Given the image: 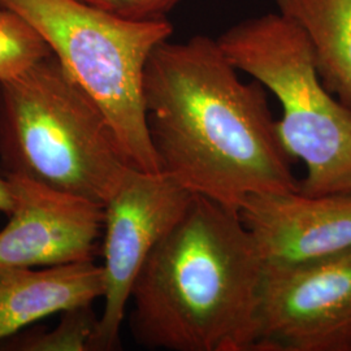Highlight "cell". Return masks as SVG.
Wrapping results in <instances>:
<instances>
[{
	"label": "cell",
	"instance_id": "6da1fadb",
	"mask_svg": "<svg viewBox=\"0 0 351 351\" xmlns=\"http://www.w3.org/2000/svg\"><path fill=\"white\" fill-rule=\"evenodd\" d=\"M217 39L159 43L143 72V103L160 171L194 195L239 213L254 195L300 190L267 99L243 82Z\"/></svg>",
	"mask_w": 351,
	"mask_h": 351
},
{
	"label": "cell",
	"instance_id": "7a4b0ae2",
	"mask_svg": "<svg viewBox=\"0 0 351 351\" xmlns=\"http://www.w3.org/2000/svg\"><path fill=\"white\" fill-rule=\"evenodd\" d=\"M263 276L239 213L194 195L133 285V339L151 350L254 351Z\"/></svg>",
	"mask_w": 351,
	"mask_h": 351
},
{
	"label": "cell",
	"instance_id": "3957f363",
	"mask_svg": "<svg viewBox=\"0 0 351 351\" xmlns=\"http://www.w3.org/2000/svg\"><path fill=\"white\" fill-rule=\"evenodd\" d=\"M0 165L103 207L130 168L99 106L53 53L0 81Z\"/></svg>",
	"mask_w": 351,
	"mask_h": 351
},
{
	"label": "cell",
	"instance_id": "277c9868",
	"mask_svg": "<svg viewBox=\"0 0 351 351\" xmlns=\"http://www.w3.org/2000/svg\"><path fill=\"white\" fill-rule=\"evenodd\" d=\"M20 14L104 113L130 167L159 172L143 103V72L173 34L167 19L129 20L85 0H0Z\"/></svg>",
	"mask_w": 351,
	"mask_h": 351
},
{
	"label": "cell",
	"instance_id": "5b68a950",
	"mask_svg": "<svg viewBox=\"0 0 351 351\" xmlns=\"http://www.w3.org/2000/svg\"><path fill=\"white\" fill-rule=\"evenodd\" d=\"M217 42L239 72L280 101V137L306 167L300 191L351 193V110L323 85L301 27L278 12L267 13L232 26Z\"/></svg>",
	"mask_w": 351,
	"mask_h": 351
},
{
	"label": "cell",
	"instance_id": "8992f818",
	"mask_svg": "<svg viewBox=\"0 0 351 351\" xmlns=\"http://www.w3.org/2000/svg\"><path fill=\"white\" fill-rule=\"evenodd\" d=\"M194 198L175 178L130 167L104 206L103 313L93 351L120 346L132 289L151 251L188 211Z\"/></svg>",
	"mask_w": 351,
	"mask_h": 351
},
{
	"label": "cell",
	"instance_id": "52a82bcc",
	"mask_svg": "<svg viewBox=\"0 0 351 351\" xmlns=\"http://www.w3.org/2000/svg\"><path fill=\"white\" fill-rule=\"evenodd\" d=\"M254 351H351V251L264 264Z\"/></svg>",
	"mask_w": 351,
	"mask_h": 351
},
{
	"label": "cell",
	"instance_id": "ba28073f",
	"mask_svg": "<svg viewBox=\"0 0 351 351\" xmlns=\"http://www.w3.org/2000/svg\"><path fill=\"white\" fill-rule=\"evenodd\" d=\"M13 197L0 230V269L93 261L104 207L23 176H4Z\"/></svg>",
	"mask_w": 351,
	"mask_h": 351
},
{
	"label": "cell",
	"instance_id": "9c48e42d",
	"mask_svg": "<svg viewBox=\"0 0 351 351\" xmlns=\"http://www.w3.org/2000/svg\"><path fill=\"white\" fill-rule=\"evenodd\" d=\"M264 264H300L351 251V193L254 195L239 210Z\"/></svg>",
	"mask_w": 351,
	"mask_h": 351
},
{
	"label": "cell",
	"instance_id": "30bf717a",
	"mask_svg": "<svg viewBox=\"0 0 351 351\" xmlns=\"http://www.w3.org/2000/svg\"><path fill=\"white\" fill-rule=\"evenodd\" d=\"M103 293V269L94 261L0 269V339L46 316L93 304Z\"/></svg>",
	"mask_w": 351,
	"mask_h": 351
},
{
	"label": "cell",
	"instance_id": "8fae6325",
	"mask_svg": "<svg viewBox=\"0 0 351 351\" xmlns=\"http://www.w3.org/2000/svg\"><path fill=\"white\" fill-rule=\"evenodd\" d=\"M310 42L323 85L351 110V0H275Z\"/></svg>",
	"mask_w": 351,
	"mask_h": 351
},
{
	"label": "cell",
	"instance_id": "7c38bea8",
	"mask_svg": "<svg viewBox=\"0 0 351 351\" xmlns=\"http://www.w3.org/2000/svg\"><path fill=\"white\" fill-rule=\"evenodd\" d=\"M99 317L91 304L65 311L59 326L52 330H37L13 337L1 348L17 351H93Z\"/></svg>",
	"mask_w": 351,
	"mask_h": 351
},
{
	"label": "cell",
	"instance_id": "4fadbf2b",
	"mask_svg": "<svg viewBox=\"0 0 351 351\" xmlns=\"http://www.w3.org/2000/svg\"><path fill=\"white\" fill-rule=\"evenodd\" d=\"M52 55L50 46L20 14L0 7V81L24 73Z\"/></svg>",
	"mask_w": 351,
	"mask_h": 351
},
{
	"label": "cell",
	"instance_id": "5bb4252c",
	"mask_svg": "<svg viewBox=\"0 0 351 351\" xmlns=\"http://www.w3.org/2000/svg\"><path fill=\"white\" fill-rule=\"evenodd\" d=\"M90 4L129 20L165 19L182 0H85Z\"/></svg>",
	"mask_w": 351,
	"mask_h": 351
},
{
	"label": "cell",
	"instance_id": "9a60e30c",
	"mask_svg": "<svg viewBox=\"0 0 351 351\" xmlns=\"http://www.w3.org/2000/svg\"><path fill=\"white\" fill-rule=\"evenodd\" d=\"M13 208V197L8 180L0 177V213L10 215Z\"/></svg>",
	"mask_w": 351,
	"mask_h": 351
}]
</instances>
